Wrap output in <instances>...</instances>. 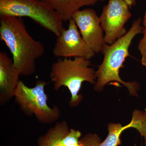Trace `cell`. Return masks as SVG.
<instances>
[{
  "mask_svg": "<svg viewBox=\"0 0 146 146\" xmlns=\"http://www.w3.org/2000/svg\"><path fill=\"white\" fill-rule=\"evenodd\" d=\"M0 38L10 51L20 76L34 74L36 60L44 55L45 47L29 34L22 18L0 15Z\"/></svg>",
  "mask_w": 146,
  "mask_h": 146,
  "instance_id": "obj_1",
  "label": "cell"
},
{
  "mask_svg": "<svg viewBox=\"0 0 146 146\" xmlns=\"http://www.w3.org/2000/svg\"><path fill=\"white\" fill-rule=\"evenodd\" d=\"M142 22L141 18H138L133 22L131 27L124 35L112 44L104 45L102 52L104 55L103 60L96 72V81L94 86L95 91L101 92L107 84L116 82L126 86L131 96H138L139 83L136 82L124 81L120 77L119 71L126 58L129 55V48L132 40L137 35L143 32Z\"/></svg>",
  "mask_w": 146,
  "mask_h": 146,
  "instance_id": "obj_2",
  "label": "cell"
},
{
  "mask_svg": "<svg viewBox=\"0 0 146 146\" xmlns=\"http://www.w3.org/2000/svg\"><path fill=\"white\" fill-rule=\"evenodd\" d=\"M91 65L90 60L76 57L59 58L52 65L50 77L54 89L58 91L63 86L68 88L71 95V108L77 107L82 100L83 97L79 92L83 82L96 83V71Z\"/></svg>",
  "mask_w": 146,
  "mask_h": 146,
  "instance_id": "obj_3",
  "label": "cell"
},
{
  "mask_svg": "<svg viewBox=\"0 0 146 146\" xmlns=\"http://www.w3.org/2000/svg\"><path fill=\"white\" fill-rule=\"evenodd\" d=\"M48 82L38 80L35 86H27L20 80L15 91V102L25 115L34 116L41 123L51 124L58 120L61 116L60 108L57 106L50 107L48 105V97L45 92Z\"/></svg>",
  "mask_w": 146,
  "mask_h": 146,
  "instance_id": "obj_4",
  "label": "cell"
},
{
  "mask_svg": "<svg viewBox=\"0 0 146 146\" xmlns=\"http://www.w3.org/2000/svg\"><path fill=\"white\" fill-rule=\"evenodd\" d=\"M0 15L28 17L56 36L65 29L60 16L42 0H0Z\"/></svg>",
  "mask_w": 146,
  "mask_h": 146,
  "instance_id": "obj_5",
  "label": "cell"
},
{
  "mask_svg": "<svg viewBox=\"0 0 146 146\" xmlns=\"http://www.w3.org/2000/svg\"><path fill=\"white\" fill-rule=\"evenodd\" d=\"M131 16L129 7L123 0H109L100 17L106 44H112L127 33L125 25Z\"/></svg>",
  "mask_w": 146,
  "mask_h": 146,
  "instance_id": "obj_6",
  "label": "cell"
},
{
  "mask_svg": "<svg viewBox=\"0 0 146 146\" xmlns=\"http://www.w3.org/2000/svg\"><path fill=\"white\" fill-rule=\"evenodd\" d=\"M68 28L57 36L52 52L60 58L80 57L90 60L96 54L84 41L73 19L69 21Z\"/></svg>",
  "mask_w": 146,
  "mask_h": 146,
  "instance_id": "obj_7",
  "label": "cell"
},
{
  "mask_svg": "<svg viewBox=\"0 0 146 146\" xmlns=\"http://www.w3.org/2000/svg\"><path fill=\"white\" fill-rule=\"evenodd\" d=\"M72 19L86 44L96 53L102 52L106 44L100 17L95 10L91 8L78 10Z\"/></svg>",
  "mask_w": 146,
  "mask_h": 146,
  "instance_id": "obj_8",
  "label": "cell"
},
{
  "mask_svg": "<svg viewBox=\"0 0 146 146\" xmlns=\"http://www.w3.org/2000/svg\"><path fill=\"white\" fill-rule=\"evenodd\" d=\"M20 74L13 59L7 53L0 52V105L3 106L14 98Z\"/></svg>",
  "mask_w": 146,
  "mask_h": 146,
  "instance_id": "obj_9",
  "label": "cell"
},
{
  "mask_svg": "<svg viewBox=\"0 0 146 146\" xmlns=\"http://www.w3.org/2000/svg\"><path fill=\"white\" fill-rule=\"evenodd\" d=\"M131 127L136 129L141 137L146 140V111L134 110L130 122L124 126L120 123H109L108 125V135L99 146H119L121 143V134L124 131Z\"/></svg>",
  "mask_w": 146,
  "mask_h": 146,
  "instance_id": "obj_10",
  "label": "cell"
},
{
  "mask_svg": "<svg viewBox=\"0 0 146 146\" xmlns=\"http://www.w3.org/2000/svg\"><path fill=\"white\" fill-rule=\"evenodd\" d=\"M58 14L63 22L72 18L76 11L84 6L94 5L98 0H42Z\"/></svg>",
  "mask_w": 146,
  "mask_h": 146,
  "instance_id": "obj_11",
  "label": "cell"
},
{
  "mask_svg": "<svg viewBox=\"0 0 146 146\" xmlns=\"http://www.w3.org/2000/svg\"><path fill=\"white\" fill-rule=\"evenodd\" d=\"M69 131L67 121L63 120L58 122L51 127L46 134L39 137L38 146H64L62 140Z\"/></svg>",
  "mask_w": 146,
  "mask_h": 146,
  "instance_id": "obj_12",
  "label": "cell"
},
{
  "mask_svg": "<svg viewBox=\"0 0 146 146\" xmlns=\"http://www.w3.org/2000/svg\"><path fill=\"white\" fill-rule=\"evenodd\" d=\"M81 136V132L79 130L71 129L62 140L63 146H80V138Z\"/></svg>",
  "mask_w": 146,
  "mask_h": 146,
  "instance_id": "obj_13",
  "label": "cell"
},
{
  "mask_svg": "<svg viewBox=\"0 0 146 146\" xmlns=\"http://www.w3.org/2000/svg\"><path fill=\"white\" fill-rule=\"evenodd\" d=\"M142 22L143 27L142 33L143 36L139 42L138 48L141 56V63L146 67V10Z\"/></svg>",
  "mask_w": 146,
  "mask_h": 146,
  "instance_id": "obj_14",
  "label": "cell"
},
{
  "mask_svg": "<svg viewBox=\"0 0 146 146\" xmlns=\"http://www.w3.org/2000/svg\"><path fill=\"white\" fill-rule=\"evenodd\" d=\"M80 146H99L101 139L96 133H87L80 139Z\"/></svg>",
  "mask_w": 146,
  "mask_h": 146,
  "instance_id": "obj_15",
  "label": "cell"
},
{
  "mask_svg": "<svg viewBox=\"0 0 146 146\" xmlns=\"http://www.w3.org/2000/svg\"><path fill=\"white\" fill-rule=\"evenodd\" d=\"M129 7V8L134 6L136 4V0H123Z\"/></svg>",
  "mask_w": 146,
  "mask_h": 146,
  "instance_id": "obj_16",
  "label": "cell"
},
{
  "mask_svg": "<svg viewBox=\"0 0 146 146\" xmlns=\"http://www.w3.org/2000/svg\"><path fill=\"white\" fill-rule=\"evenodd\" d=\"M98 1H104V0H98Z\"/></svg>",
  "mask_w": 146,
  "mask_h": 146,
  "instance_id": "obj_17",
  "label": "cell"
}]
</instances>
